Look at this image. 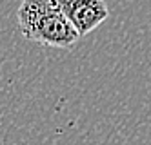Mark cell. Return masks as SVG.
Here are the masks:
<instances>
[{
    "label": "cell",
    "instance_id": "2",
    "mask_svg": "<svg viewBox=\"0 0 151 145\" xmlns=\"http://www.w3.org/2000/svg\"><path fill=\"white\" fill-rule=\"evenodd\" d=\"M55 2L80 36L96 29L109 16V9L104 0H55Z\"/></svg>",
    "mask_w": 151,
    "mask_h": 145
},
{
    "label": "cell",
    "instance_id": "1",
    "mask_svg": "<svg viewBox=\"0 0 151 145\" xmlns=\"http://www.w3.org/2000/svg\"><path fill=\"white\" fill-rule=\"evenodd\" d=\"M17 18L26 40L47 47L68 49L80 38L55 0H22Z\"/></svg>",
    "mask_w": 151,
    "mask_h": 145
}]
</instances>
